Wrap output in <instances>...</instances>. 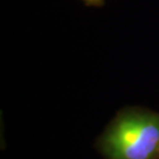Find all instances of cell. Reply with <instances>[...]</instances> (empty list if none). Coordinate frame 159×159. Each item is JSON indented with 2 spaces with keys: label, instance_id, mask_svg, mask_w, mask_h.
I'll use <instances>...</instances> for the list:
<instances>
[{
  "label": "cell",
  "instance_id": "obj_1",
  "mask_svg": "<svg viewBox=\"0 0 159 159\" xmlns=\"http://www.w3.org/2000/svg\"><path fill=\"white\" fill-rule=\"evenodd\" d=\"M98 148L105 159H157L159 113L139 108L125 110L102 132Z\"/></svg>",
  "mask_w": 159,
  "mask_h": 159
},
{
  "label": "cell",
  "instance_id": "obj_2",
  "mask_svg": "<svg viewBox=\"0 0 159 159\" xmlns=\"http://www.w3.org/2000/svg\"><path fill=\"white\" fill-rule=\"evenodd\" d=\"M84 2H85L86 5L89 6H97V7H99V6H102L104 5V2H105V0H83Z\"/></svg>",
  "mask_w": 159,
  "mask_h": 159
},
{
  "label": "cell",
  "instance_id": "obj_3",
  "mask_svg": "<svg viewBox=\"0 0 159 159\" xmlns=\"http://www.w3.org/2000/svg\"><path fill=\"white\" fill-rule=\"evenodd\" d=\"M157 159H159V154H158V158H157Z\"/></svg>",
  "mask_w": 159,
  "mask_h": 159
}]
</instances>
